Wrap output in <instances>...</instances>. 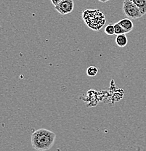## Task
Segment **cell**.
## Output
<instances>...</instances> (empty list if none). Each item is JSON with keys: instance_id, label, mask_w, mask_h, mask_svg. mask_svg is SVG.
I'll list each match as a JSON object with an SVG mask.
<instances>
[{"instance_id": "cell-7", "label": "cell", "mask_w": 146, "mask_h": 151, "mask_svg": "<svg viewBox=\"0 0 146 151\" xmlns=\"http://www.w3.org/2000/svg\"><path fill=\"white\" fill-rule=\"evenodd\" d=\"M134 4L140 9L142 15L146 14V0H132Z\"/></svg>"}, {"instance_id": "cell-12", "label": "cell", "mask_w": 146, "mask_h": 151, "mask_svg": "<svg viewBox=\"0 0 146 151\" xmlns=\"http://www.w3.org/2000/svg\"><path fill=\"white\" fill-rule=\"evenodd\" d=\"M100 1H101V2H107V1H110V0H99Z\"/></svg>"}, {"instance_id": "cell-8", "label": "cell", "mask_w": 146, "mask_h": 151, "mask_svg": "<svg viewBox=\"0 0 146 151\" xmlns=\"http://www.w3.org/2000/svg\"><path fill=\"white\" fill-rule=\"evenodd\" d=\"M97 73H98V69L95 66H89L87 69V74L89 76H95L97 74Z\"/></svg>"}, {"instance_id": "cell-5", "label": "cell", "mask_w": 146, "mask_h": 151, "mask_svg": "<svg viewBox=\"0 0 146 151\" xmlns=\"http://www.w3.org/2000/svg\"><path fill=\"white\" fill-rule=\"evenodd\" d=\"M119 24L122 26V27L124 28V30L125 31L126 34L127 33H129L130 31H132L133 28H134V24H133L132 21L130 20L129 18H124L121 20L119 22Z\"/></svg>"}, {"instance_id": "cell-3", "label": "cell", "mask_w": 146, "mask_h": 151, "mask_svg": "<svg viewBox=\"0 0 146 151\" xmlns=\"http://www.w3.org/2000/svg\"><path fill=\"white\" fill-rule=\"evenodd\" d=\"M122 9L125 15L129 18L137 19L143 16L140 9L137 7L132 0H124Z\"/></svg>"}, {"instance_id": "cell-1", "label": "cell", "mask_w": 146, "mask_h": 151, "mask_svg": "<svg viewBox=\"0 0 146 151\" xmlns=\"http://www.w3.org/2000/svg\"><path fill=\"white\" fill-rule=\"evenodd\" d=\"M55 138L56 135L53 132L46 129H39L31 134V145L36 150H48L54 145Z\"/></svg>"}, {"instance_id": "cell-6", "label": "cell", "mask_w": 146, "mask_h": 151, "mask_svg": "<svg viewBox=\"0 0 146 151\" xmlns=\"http://www.w3.org/2000/svg\"><path fill=\"white\" fill-rule=\"evenodd\" d=\"M116 44L119 47H126L128 44V39H127L126 34H122L117 35L116 37Z\"/></svg>"}, {"instance_id": "cell-11", "label": "cell", "mask_w": 146, "mask_h": 151, "mask_svg": "<svg viewBox=\"0 0 146 151\" xmlns=\"http://www.w3.org/2000/svg\"><path fill=\"white\" fill-rule=\"evenodd\" d=\"M60 1H61V0H51V2H52V4H53V5L56 6Z\"/></svg>"}, {"instance_id": "cell-10", "label": "cell", "mask_w": 146, "mask_h": 151, "mask_svg": "<svg viewBox=\"0 0 146 151\" xmlns=\"http://www.w3.org/2000/svg\"><path fill=\"white\" fill-rule=\"evenodd\" d=\"M114 29H115V35H119V34H126L125 31L124 30V28L122 27V26L119 24V22L114 24Z\"/></svg>"}, {"instance_id": "cell-4", "label": "cell", "mask_w": 146, "mask_h": 151, "mask_svg": "<svg viewBox=\"0 0 146 151\" xmlns=\"http://www.w3.org/2000/svg\"><path fill=\"white\" fill-rule=\"evenodd\" d=\"M74 8L73 0H61L55 6V9L61 15H67L71 13Z\"/></svg>"}, {"instance_id": "cell-9", "label": "cell", "mask_w": 146, "mask_h": 151, "mask_svg": "<svg viewBox=\"0 0 146 151\" xmlns=\"http://www.w3.org/2000/svg\"><path fill=\"white\" fill-rule=\"evenodd\" d=\"M105 33L108 36H113L115 34V29H114V25L109 24L105 28Z\"/></svg>"}, {"instance_id": "cell-2", "label": "cell", "mask_w": 146, "mask_h": 151, "mask_svg": "<svg viewBox=\"0 0 146 151\" xmlns=\"http://www.w3.org/2000/svg\"><path fill=\"white\" fill-rule=\"evenodd\" d=\"M84 23L93 31H100L106 24V17L99 9H86L82 13Z\"/></svg>"}]
</instances>
